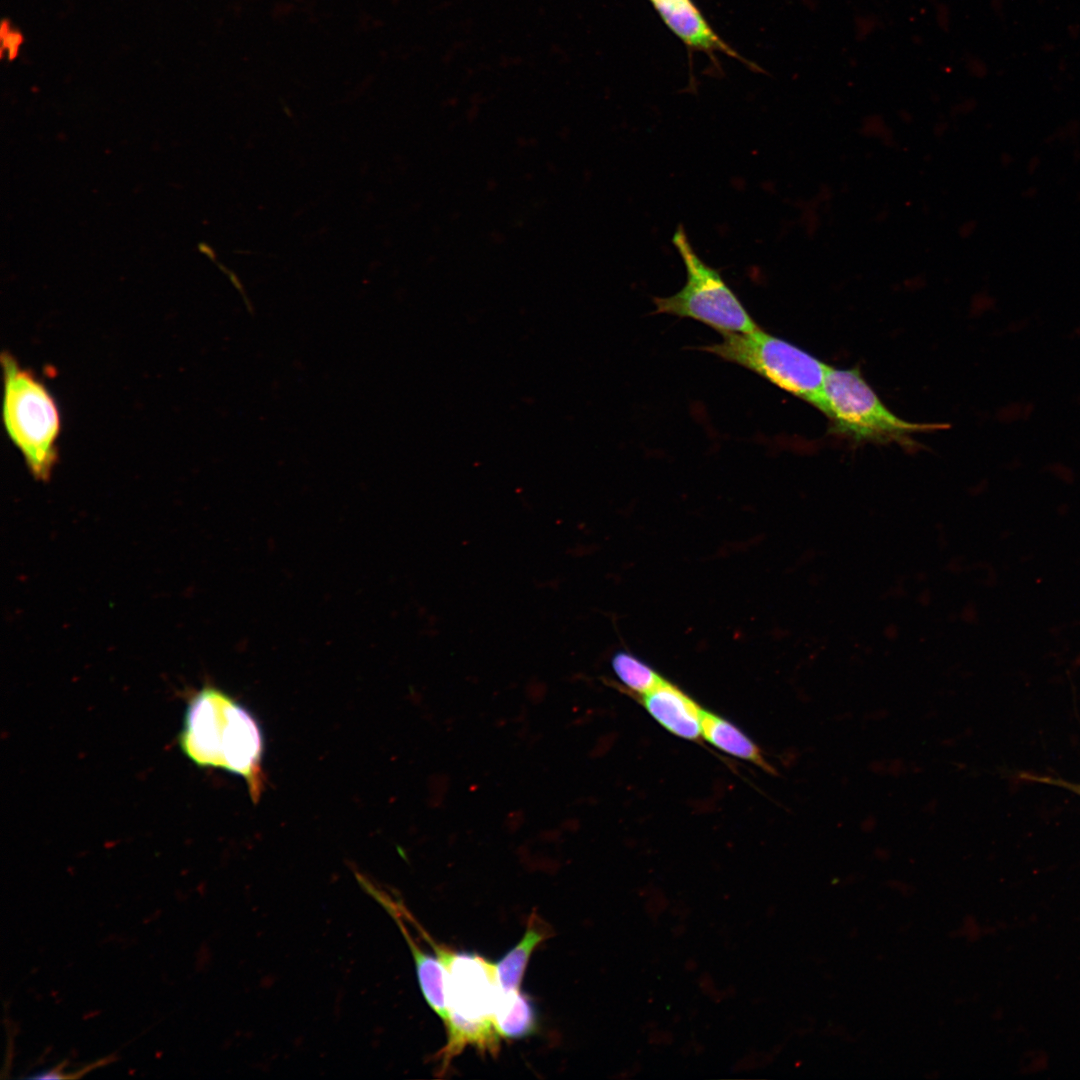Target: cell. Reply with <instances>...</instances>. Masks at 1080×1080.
Wrapping results in <instances>:
<instances>
[{
	"instance_id": "8992f818",
	"label": "cell",
	"mask_w": 1080,
	"mask_h": 1080,
	"mask_svg": "<svg viewBox=\"0 0 1080 1080\" xmlns=\"http://www.w3.org/2000/svg\"><path fill=\"white\" fill-rule=\"evenodd\" d=\"M672 243L684 263L686 283L673 295L654 297L655 313L690 318L721 334L760 328L720 272L699 257L682 224L677 226Z\"/></svg>"
},
{
	"instance_id": "ba28073f",
	"label": "cell",
	"mask_w": 1080,
	"mask_h": 1080,
	"mask_svg": "<svg viewBox=\"0 0 1080 1080\" xmlns=\"http://www.w3.org/2000/svg\"><path fill=\"white\" fill-rule=\"evenodd\" d=\"M641 702L647 712L670 733L686 740L702 737L703 709L680 688L662 679Z\"/></svg>"
},
{
	"instance_id": "277c9868",
	"label": "cell",
	"mask_w": 1080,
	"mask_h": 1080,
	"mask_svg": "<svg viewBox=\"0 0 1080 1080\" xmlns=\"http://www.w3.org/2000/svg\"><path fill=\"white\" fill-rule=\"evenodd\" d=\"M829 419L833 434L855 442L912 446L917 433L946 428L939 423H914L894 414L857 368L828 366L817 408Z\"/></svg>"
},
{
	"instance_id": "7c38bea8",
	"label": "cell",
	"mask_w": 1080,
	"mask_h": 1080,
	"mask_svg": "<svg viewBox=\"0 0 1080 1080\" xmlns=\"http://www.w3.org/2000/svg\"><path fill=\"white\" fill-rule=\"evenodd\" d=\"M494 1020L502 1037L507 1039L527 1037L535 1032L537 1026L534 1003L520 990H502Z\"/></svg>"
},
{
	"instance_id": "8fae6325",
	"label": "cell",
	"mask_w": 1080,
	"mask_h": 1080,
	"mask_svg": "<svg viewBox=\"0 0 1080 1080\" xmlns=\"http://www.w3.org/2000/svg\"><path fill=\"white\" fill-rule=\"evenodd\" d=\"M702 737L724 753L770 770L760 749L746 734L730 721L705 710L702 715Z\"/></svg>"
},
{
	"instance_id": "52a82bcc",
	"label": "cell",
	"mask_w": 1080,
	"mask_h": 1080,
	"mask_svg": "<svg viewBox=\"0 0 1080 1080\" xmlns=\"http://www.w3.org/2000/svg\"><path fill=\"white\" fill-rule=\"evenodd\" d=\"M664 24L691 50L723 53L746 63L711 27L693 0H648Z\"/></svg>"
},
{
	"instance_id": "7a4b0ae2",
	"label": "cell",
	"mask_w": 1080,
	"mask_h": 1080,
	"mask_svg": "<svg viewBox=\"0 0 1080 1080\" xmlns=\"http://www.w3.org/2000/svg\"><path fill=\"white\" fill-rule=\"evenodd\" d=\"M419 934L430 944L444 967L448 1020L447 1041L440 1050V1075L467 1046L496 1056L501 1035L494 1016L502 988L496 963L475 952H456L436 942L422 926Z\"/></svg>"
},
{
	"instance_id": "3957f363",
	"label": "cell",
	"mask_w": 1080,
	"mask_h": 1080,
	"mask_svg": "<svg viewBox=\"0 0 1080 1080\" xmlns=\"http://www.w3.org/2000/svg\"><path fill=\"white\" fill-rule=\"evenodd\" d=\"M3 423L36 480L50 479L58 459L61 421L57 404L46 386L9 352L1 354Z\"/></svg>"
},
{
	"instance_id": "5bb4252c",
	"label": "cell",
	"mask_w": 1080,
	"mask_h": 1080,
	"mask_svg": "<svg viewBox=\"0 0 1080 1080\" xmlns=\"http://www.w3.org/2000/svg\"><path fill=\"white\" fill-rule=\"evenodd\" d=\"M1022 777L1025 778V779H1029L1031 781L1034 780V781L1043 782V783H1047V784H1051V785H1057V786L1069 789V790L1073 791L1074 793L1080 795V784L1071 783V782H1068V781H1065V780H1062V779H1059V778H1052L1050 776H1035V775L1024 774Z\"/></svg>"
},
{
	"instance_id": "30bf717a",
	"label": "cell",
	"mask_w": 1080,
	"mask_h": 1080,
	"mask_svg": "<svg viewBox=\"0 0 1080 1080\" xmlns=\"http://www.w3.org/2000/svg\"><path fill=\"white\" fill-rule=\"evenodd\" d=\"M551 935L550 926L537 913H531L520 941L496 963L498 981L503 990H519L533 951Z\"/></svg>"
},
{
	"instance_id": "9c48e42d",
	"label": "cell",
	"mask_w": 1080,
	"mask_h": 1080,
	"mask_svg": "<svg viewBox=\"0 0 1080 1080\" xmlns=\"http://www.w3.org/2000/svg\"><path fill=\"white\" fill-rule=\"evenodd\" d=\"M396 922L413 956L417 978L428 1005L445 1025L448 1020L444 989V967L437 955L425 952L412 935L403 917L393 910L387 911Z\"/></svg>"
},
{
	"instance_id": "4fadbf2b",
	"label": "cell",
	"mask_w": 1080,
	"mask_h": 1080,
	"mask_svg": "<svg viewBox=\"0 0 1080 1080\" xmlns=\"http://www.w3.org/2000/svg\"><path fill=\"white\" fill-rule=\"evenodd\" d=\"M611 667L625 688L641 696L651 691L663 679L650 665L626 650L613 654Z\"/></svg>"
},
{
	"instance_id": "5b68a950",
	"label": "cell",
	"mask_w": 1080,
	"mask_h": 1080,
	"mask_svg": "<svg viewBox=\"0 0 1080 1080\" xmlns=\"http://www.w3.org/2000/svg\"><path fill=\"white\" fill-rule=\"evenodd\" d=\"M722 336L720 342L700 349L744 367L818 408L829 365L761 328Z\"/></svg>"
},
{
	"instance_id": "6da1fadb",
	"label": "cell",
	"mask_w": 1080,
	"mask_h": 1080,
	"mask_svg": "<svg viewBox=\"0 0 1080 1080\" xmlns=\"http://www.w3.org/2000/svg\"><path fill=\"white\" fill-rule=\"evenodd\" d=\"M179 743L196 765L243 777L251 798L259 799L264 784L263 735L254 716L230 695L209 685L194 694Z\"/></svg>"
}]
</instances>
